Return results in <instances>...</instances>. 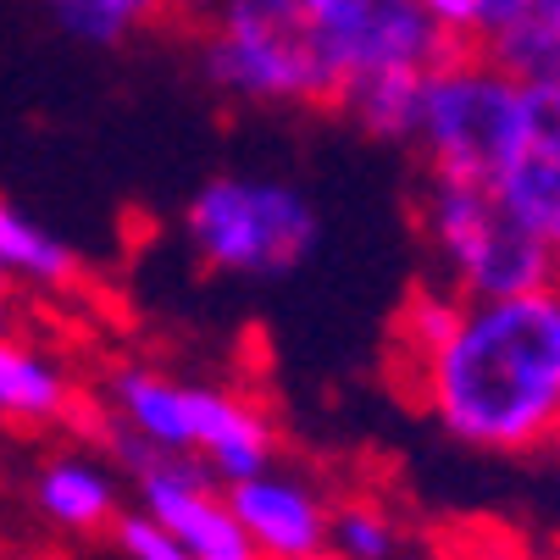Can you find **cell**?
Segmentation results:
<instances>
[{"instance_id":"obj_1","label":"cell","mask_w":560,"mask_h":560,"mask_svg":"<svg viewBox=\"0 0 560 560\" xmlns=\"http://www.w3.org/2000/svg\"><path fill=\"white\" fill-rule=\"evenodd\" d=\"M428 417L471 450L522 455L560 439V289L466 300L455 334L411 372Z\"/></svg>"},{"instance_id":"obj_2","label":"cell","mask_w":560,"mask_h":560,"mask_svg":"<svg viewBox=\"0 0 560 560\" xmlns=\"http://www.w3.org/2000/svg\"><path fill=\"white\" fill-rule=\"evenodd\" d=\"M200 28V72L228 101L334 106L339 84L294 0H211Z\"/></svg>"},{"instance_id":"obj_3","label":"cell","mask_w":560,"mask_h":560,"mask_svg":"<svg viewBox=\"0 0 560 560\" xmlns=\"http://www.w3.org/2000/svg\"><path fill=\"white\" fill-rule=\"evenodd\" d=\"M516 128H522V84L489 50H450L422 78L411 144L422 150L428 178L489 189L516 150Z\"/></svg>"},{"instance_id":"obj_4","label":"cell","mask_w":560,"mask_h":560,"mask_svg":"<svg viewBox=\"0 0 560 560\" xmlns=\"http://www.w3.org/2000/svg\"><path fill=\"white\" fill-rule=\"evenodd\" d=\"M184 233L206 267L233 272V278H278L294 272L316 238H323V217L316 206L278 178H206L189 206H184Z\"/></svg>"},{"instance_id":"obj_5","label":"cell","mask_w":560,"mask_h":560,"mask_svg":"<svg viewBox=\"0 0 560 560\" xmlns=\"http://www.w3.org/2000/svg\"><path fill=\"white\" fill-rule=\"evenodd\" d=\"M422 233L460 300H500L555 283V250L527 233L483 184L428 178L422 195Z\"/></svg>"},{"instance_id":"obj_6","label":"cell","mask_w":560,"mask_h":560,"mask_svg":"<svg viewBox=\"0 0 560 560\" xmlns=\"http://www.w3.org/2000/svg\"><path fill=\"white\" fill-rule=\"evenodd\" d=\"M139 511L162 527L189 560H261L228 500L211 489V471L195 455H162L139 477Z\"/></svg>"},{"instance_id":"obj_7","label":"cell","mask_w":560,"mask_h":560,"mask_svg":"<svg viewBox=\"0 0 560 560\" xmlns=\"http://www.w3.org/2000/svg\"><path fill=\"white\" fill-rule=\"evenodd\" d=\"M489 195L560 256V84H522V128Z\"/></svg>"},{"instance_id":"obj_8","label":"cell","mask_w":560,"mask_h":560,"mask_svg":"<svg viewBox=\"0 0 560 560\" xmlns=\"http://www.w3.org/2000/svg\"><path fill=\"white\" fill-rule=\"evenodd\" d=\"M233 522L245 527V538L256 544L261 560H300L328 549V500L316 494V483H305L300 471L267 466L256 477H238L222 489Z\"/></svg>"},{"instance_id":"obj_9","label":"cell","mask_w":560,"mask_h":560,"mask_svg":"<svg viewBox=\"0 0 560 560\" xmlns=\"http://www.w3.org/2000/svg\"><path fill=\"white\" fill-rule=\"evenodd\" d=\"M189 433H195V460L211 477H222V483L267 471L272 455H278L272 417L256 399L228 394V388H206V383H189Z\"/></svg>"},{"instance_id":"obj_10","label":"cell","mask_w":560,"mask_h":560,"mask_svg":"<svg viewBox=\"0 0 560 560\" xmlns=\"http://www.w3.org/2000/svg\"><path fill=\"white\" fill-rule=\"evenodd\" d=\"M112 411L122 428H133L155 455H195L189 433V383L155 372V366H117L106 377Z\"/></svg>"},{"instance_id":"obj_11","label":"cell","mask_w":560,"mask_h":560,"mask_svg":"<svg viewBox=\"0 0 560 560\" xmlns=\"http://www.w3.org/2000/svg\"><path fill=\"white\" fill-rule=\"evenodd\" d=\"M34 505L61 533H106L117 522V471L90 455H50L34 477Z\"/></svg>"},{"instance_id":"obj_12","label":"cell","mask_w":560,"mask_h":560,"mask_svg":"<svg viewBox=\"0 0 560 560\" xmlns=\"http://www.w3.org/2000/svg\"><path fill=\"white\" fill-rule=\"evenodd\" d=\"M211 0H45L50 23L78 45H128L167 23H200Z\"/></svg>"},{"instance_id":"obj_13","label":"cell","mask_w":560,"mask_h":560,"mask_svg":"<svg viewBox=\"0 0 560 560\" xmlns=\"http://www.w3.org/2000/svg\"><path fill=\"white\" fill-rule=\"evenodd\" d=\"M72 411V377L23 339L0 334V422L50 428Z\"/></svg>"},{"instance_id":"obj_14","label":"cell","mask_w":560,"mask_h":560,"mask_svg":"<svg viewBox=\"0 0 560 560\" xmlns=\"http://www.w3.org/2000/svg\"><path fill=\"white\" fill-rule=\"evenodd\" d=\"M422 78L428 72H377V78H355L339 95V112L383 139V144H411L417 139V106H422Z\"/></svg>"},{"instance_id":"obj_15","label":"cell","mask_w":560,"mask_h":560,"mask_svg":"<svg viewBox=\"0 0 560 560\" xmlns=\"http://www.w3.org/2000/svg\"><path fill=\"white\" fill-rule=\"evenodd\" d=\"M0 267L39 283V289H72L84 261H78L72 245H61L56 233H45L28 211H18L7 195H0Z\"/></svg>"},{"instance_id":"obj_16","label":"cell","mask_w":560,"mask_h":560,"mask_svg":"<svg viewBox=\"0 0 560 560\" xmlns=\"http://www.w3.org/2000/svg\"><path fill=\"white\" fill-rule=\"evenodd\" d=\"M483 50L516 84H560V0H527L522 18Z\"/></svg>"},{"instance_id":"obj_17","label":"cell","mask_w":560,"mask_h":560,"mask_svg":"<svg viewBox=\"0 0 560 560\" xmlns=\"http://www.w3.org/2000/svg\"><path fill=\"white\" fill-rule=\"evenodd\" d=\"M328 555H339V560H406L411 544L377 500L355 494V500H339L328 511Z\"/></svg>"},{"instance_id":"obj_18","label":"cell","mask_w":560,"mask_h":560,"mask_svg":"<svg viewBox=\"0 0 560 560\" xmlns=\"http://www.w3.org/2000/svg\"><path fill=\"white\" fill-rule=\"evenodd\" d=\"M460 305H466V300H460L450 283H417V289L406 294V305H399V316H394V350L406 355L411 372L455 334Z\"/></svg>"},{"instance_id":"obj_19","label":"cell","mask_w":560,"mask_h":560,"mask_svg":"<svg viewBox=\"0 0 560 560\" xmlns=\"http://www.w3.org/2000/svg\"><path fill=\"white\" fill-rule=\"evenodd\" d=\"M377 7V0H294V12L305 18V28H311V39H316V50H323V61H328V72H334V56H339V45L361 28V18ZM339 84V78H334ZM339 106V101H334Z\"/></svg>"},{"instance_id":"obj_20","label":"cell","mask_w":560,"mask_h":560,"mask_svg":"<svg viewBox=\"0 0 560 560\" xmlns=\"http://www.w3.org/2000/svg\"><path fill=\"white\" fill-rule=\"evenodd\" d=\"M112 533H117V549H122V560H189L162 527H155L144 511L139 516H117L112 522Z\"/></svg>"},{"instance_id":"obj_21","label":"cell","mask_w":560,"mask_h":560,"mask_svg":"<svg viewBox=\"0 0 560 560\" xmlns=\"http://www.w3.org/2000/svg\"><path fill=\"white\" fill-rule=\"evenodd\" d=\"M106 450H112V460H106V466H122V471H133V477H144L155 460H162V455H155V450H150L133 428H122V422H112V428H106Z\"/></svg>"},{"instance_id":"obj_22","label":"cell","mask_w":560,"mask_h":560,"mask_svg":"<svg viewBox=\"0 0 560 560\" xmlns=\"http://www.w3.org/2000/svg\"><path fill=\"white\" fill-rule=\"evenodd\" d=\"M477 7H483V45H494L516 18H522V7L527 0H477Z\"/></svg>"},{"instance_id":"obj_23","label":"cell","mask_w":560,"mask_h":560,"mask_svg":"<svg viewBox=\"0 0 560 560\" xmlns=\"http://www.w3.org/2000/svg\"><path fill=\"white\" fill-rule=\"evenodd\" d=\"M12 328V305H7V294H0V334Z\"/></svg>"},{"instance_id":"obj_24","label":"cell","mask_w":560,"mask_h":560,"mask_svg":"<svg viewBox=\"0 0 560 560\" xmlns=\"http://www.w3.org/2000/svg\"><path fill=\"white\" fill-rule=\"evenodd\" d=\"M300 560H339V555H328V549H316V555H300Z\"/></svg>"},{"instance_id":"obj_25","label":"cell","mask_w":560,"mask_h":560,"mask_svg":"<svg viewBox=\"0 0 560 560\" xmlns=\"http://www.w3.org/2000/svg\"><path fill=\"white\" fill-rule=\"evenodd\" d=\"M555 289H560V256H555Z\"/></svg>"},{"instance_id":"obj_26","label":"cell","mask_w":560,"mask_h":560,"mask_svg":"<svg viewBox=\"0 0 560 560\" xmlns=\"http://www.w3.org/2000/svg\"><path fill=\"white\" fill-rule=\"evenodd\" d=\"M0 283H7V267H0Z\"/></svg>"}]
</instances>
